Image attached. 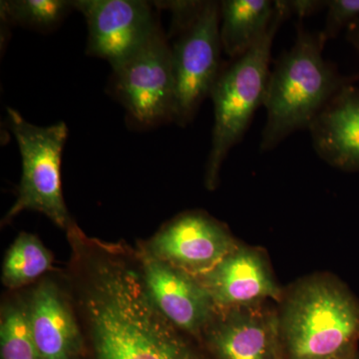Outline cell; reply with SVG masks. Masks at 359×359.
I'll use <instances>...</instances> for the list:
<instances>
[{"instance_id": "obj_9", "label": "cell", "mask_w": 359, "mask_h": 359, "mask_svg": "<svg viewBox=\"0 0 359 359\" xmlns=\"http://www.w3.org/2000/svg\"><path fill=\"white\" fill-rule=\"evenodd\" d=\"M75 9L88 26L87 53L112 68L140 49L160 25L152 4L142 0H76Z\"/></svg>"}, {"instance_id": "obj_2", "label": "cell", "mask_w": 359, "mask_h": 359, "mask_svg": "<svg viewBox=\"0 0 359 359\" xmlns=\"http://www.w3.org/2000/svg\"><path fill=\"white\" fill-rule=\"evenodd\" d=\"M320 32L297 25L294 46L283 52L269 72L264 106L266 121L262 134V152H269L290 134L309 129L332 97L358 75L340 74L323 56Z\"/></svg>"}, {"instance_id": "obj_17", "label": "cell", "mask_w": 359, "mask_h": 359, "mask_svg": "<svg viewBox=\"0 0 359 359\" xmlns=\"http://www.w3.org/2000/svg\"><path fill=\"white\" fill-rule=\"evenodd\" d=\"M1 20L6 26H22L46 33L57 28L75 9L68 0H9L1 1Z\"/></svg>"}, {"instance_id": "obj_3", "label": "cell", "mask_w": 359, "mask_h": 359, "mask_svg": "<svg viewBox=\"0 0 359 359\" xmlns=\"http://www.w3.org/2000/svg\"><path fill=\"white\" fill-rule=\"evenodd\" d=\"M282 359H342L358 353L359 302L332 276H311L283 297Z\"/></svg>"}, {"instance_id": "obj_14", "label": "cell", "mask_w": 359, "mask_h": 359, "mask_svg": "<svg viewBox=\"0 0 359 359\" xmlns=\"http://www.w3.org/2000/svg\"><path fill=\"white\" fill-rule=\"evenodd\" d=\"M314 150L344 172H359V87L340 89L309 128Z\"/></svg>"}, {"instance_id": "obj_15", "label": "cell", "mask_w": 359, "mask_h": 359, "mask_svg": "<svg viewBox=\"0 0 359 359\" xmlns=\"http://www.w3.org/2000/svg\"><path fill=\"white\" fill-rule=\"evenodd\" d=\"M276 13L271 0H224L219 2V35L223 51L231 58L244 55L268 32Z\"/></svg>"}, {"instance_id": "obj_20", "label": "cell", "mask_w": 359, "mask_h": 359, "mask_svg": "<svg viewBox=\"0 0 359 359\" xmlns=\"http://www.w3.org/2000/svg\"><path fill=\"white\" fill-rule=\"evenodd\" d=\"M290 15H295L299 20L320 13L327 7V0H283Z\"/></svg>"}, {"instance_id": "obj_8", "label": "cell", "mask_w": 359, "mask_h": 359, "mask_svg": "<svg viewBox=\"0 0 359 359\" xmlns=\"http://www.w3.org/2000/svg\"><path fill=\"white\" fill-rule=\"evenodd\" d=\"M226 226L204 212H187L165 224L142 245L170 266L198 278L238 247Z\"/></svg>"}, {"instance_id": "obj_11", "label": "cell", "mask_w": 359, "mask_h": 359, "mask_svg": "<svg viewBox=\"0 0 359 359\" xmlns=\"http://www.w3.org/2000/svg\"><path fill=\"white\" fill-rule=\"evenodd\" d=\"M142 276L156 308L185 334L202 339L217 309L198 278L146 252H137Z\"/></svg>"}, {"instance_id": "obj_7", "label": "cell", "mask_w": 359, "mask_h": 359, "mask_svg": "<svg viewBox=\"0 0 359 359\" xmlns=\"http://www.w3.org/2000/svg\"><path fill=\"white\" fill-rule=\"evenodd\" d=\"M219 2L205 1L199 15L180 30L171 44L179 126L190 124L221 73Z\"/></svg>"}, {"instance_id": "obj_6", "label": "cell", "mask_w": 359, "mask_h": 359, "mask_svg": "<svg viewBox=\"0 0 359 359\" xmlns=\"http://www.w3.org/2000/svg\"><path fill=\"white\" fill-rule=\"evenodd\" d=\"M112 91L137 126L174 122L176 85L171 44L161 25L145 44L113 68Z\"/></svg>"}, {"instance_id": "obj_22", "label": "cell", "mask_w": 359, "mask_h": 359, "mask_svg": "<svg viewBox=\"0 0 359 359\" xmlns=\"http://www.w3.org/2000/svg\"><path fill=\"white\" fill-rule=\"evenodd\" d=\"M342 359H359V353H356L355 354H353V355L348 356V358Z\"/></svg>"}, {"instance_id": "obj_18", "label": "cell", "mask_w": 359, "mask_h": 359, "mask_svg": "<svg viewBox=\"0 0 359 359\" xmlns=\"http://www.w3.org/2000/svg\"><path fill=\"white\" fill-rule=\"evenodd\" d=\"M0 356L1 359H40L25 299H13L2 306Z\"/></svg>"}, {"instance_id": "obj_5", "label": "cell", "mask_w": 359, "mask_h": 359, "mask_svg": "<svg viewBox=\"0 0 359 359\" xmlns=\"http://www.w3.org/2000/svg\"><path fill=\"white\" fill-rule=\"evenodd\" d=\"M9 127L15 137L22 160V176L18 198L2 223L25 211L45 215L56 226L68 231L74 224L66 208L61 182V160L67 140L65 122L40 127L26 121L13 108H7Z\"/></svg>"}, {"instance_id": "obj_13", "label": "cell", "mask_w": 359, "mask_h": 359, "mask_svg": "<svg viewBox=\"0 0 359 359\" xmlns=\"http://www.w3.org/2000/svg\"><path fill=\"white\" fill-rule=\"evenodd\" d=\"M26 301L40 359H80L83 337L67 295L57 283L41 280Z\"/></svg>"}, {"instance_id": "obj_1", "label": "cell", "mask_w": 359, "mask_h": 359, "mask_svg": "<svg viewBox=\"0 0 359 359\" xmlns=\"http://www.w3.org/2000/svg\"><path fill=\"white\" fill-rule=\"evenodd\" d=\"M79 266V302L94 359H210L156 308L137 252L71 238Z\"/></svg>"}, {"instance_id": "obj_16", "label": "cell", "mask_w": 359, "mask_h": 359, "mask_svg": "<svg viewBox=\"0 0 359 359\" xmlns=\"http://www.w3.org/2000/svg\"><path fill=\"white\" fill-rule=\"evenodd\" d=\"M53 256L32 233H21L6 252L2 266V283L11 290L20 289L50 269Z\"/></svg>"}, {"instance_id": "obj_12", "label": "cell", "mask_w": 359, "mask_h": 359, "mask_svg": "<svg viewBox=\"0 0 359 359\" xmlns=\"http://www.w3.org/2000/svg\"><path fill=\"white\" fill-rule=\"evenodd\" d=\"M198 280L217 309L252 306L269 299L282 302L283 297L264 255L243 245Z\"/></svg>"}, {"instance_id": "obj_10", "label": "cell", "mask_w": 359, "mask_h": 359, "mask_svg": "<svg viewBox=\"0 0 359 359\" xmlns=\"http://www.w3.org/2000/svg\"><path fill=\"white\" fill-rule=\"evenodd\" d=\"M201 341L210 359H282L278 311L266 302L217 309Z\"/></svg>"}, {"instance_id": "obj_19", "label": "cell", "mask_w": 359, "mask_h": 359, "mask_svg": "<svg viewBox=\"0 0 359 359\" xmlns=\"http://www.w3.org/2000/svg\"><path fill=\"white\" fill-rule=\"evenodd\" d=\"M359 18V0H328L327 21L320 32L323 43L334 39Z\"/></svg>"}, {"instance_id": "obj_21", "label": "cell", "mask_w": 359, "mask_h": 359, "mask_svg": "<svg viewBox=\"0 0 359 359\" xmlns=\"http://www.w3.org/2000/svg\"><path fill=\"white\" fill-rule=\"evenodd\" d=\"M346 36L347 41L353 45L359 55V18L346 28Z\"/></svg>"}, {"instance_id": "obj_4", "label": "cell", "mask_w": 359, "mask_h": 359, "mask_svg": "<svg viewBox=\"0 0 359 359\" xmlns=\"http://www.w3.org/2000/svg\"><path fill=\"white\" fill-rule=\"evenodd\" d=\"M276 2V16L268 32L244 55L222 68L212 90L215 122L205 174L209 190L218 186L224 159L242 140L257 108L264 105L273 39L283 21L290 18L285 1Z\"/></svg>"}]
</instances>
